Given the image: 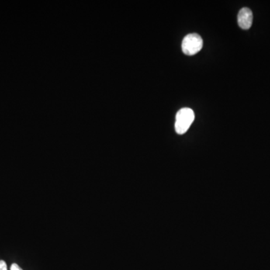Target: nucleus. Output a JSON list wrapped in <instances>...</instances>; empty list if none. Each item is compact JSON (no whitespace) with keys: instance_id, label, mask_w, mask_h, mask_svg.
Returning a JSON list of instances; mask_svg holds the SVG:
<instances>
[{"instance_id":"nucleus-1","label":"nucleus","mask_w":270,"mask_h":270,"mask_svg":"<svg viewBox=\"0 0 270 270\" xmlns=\"http://www.w3.org/2000/svg\"><path fill=\"white\" fill-rule=\"evenodd\" d=\"M195 120V113L190 108H185L180 110L176 116L175 129L179 135H183L189 129Z\"/></svg>"},{"instance_id":"nucleus-2","label":"nucleus","mask_w":270,"mask_h":270,"mask_svg":"<svg viewBox=\"0 0 270 270\" xmlns=\"http://www.w3.org/2000/svg\"><path fill=\"white\" fill-rule=\"evenodd\" d=\"M202 38L198 34H188L182 41V52L188 56H193L202 49Z\"/></svg>"},{"instance_id":"nucleus-3","label":"nucleus","mask_w":270,"mask_h":270,"mask_svg":"<svg viewBox=\"0 0 270 270\" xmlns=\"http://www.w3.org/2000/svg\"><path fill=\"white\" fill-rule=\"evenodd\" d=\"M238 24L243 29H248L252 25L253 14L248 8H243L239 11Z\"/></svg>"},{"instance_id":"nucleus-4","label":"nucleus","mask_w":270,"mask_h":270,"mask_svg":"<svg viewBox=\"0 0 270 270\" xmlns=\"http://www.w3.org/2000/svg\"><path fill=\"white\" fill-rule=\"evenodd\" d=\"M0 270H7L6 263L4 261H0Z\"/></svg>"},{"instance_id":"nucleus-5","label":"nucleus","mask_w":270,"mask_h":270,"mask_svg":"<svg viewBox=\"0 0 270 270\" xmlns=\"http://www.w3.org/2000/svg\"><path fill=\"white\" fill-rule=\"evenodd\" d=\"M11 270H22L17 264H13L11 265Z\"/></svg>"}]
</instances>
